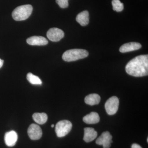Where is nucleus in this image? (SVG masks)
Segmentation results:
<instances>
[{"label":"nucleus","mask_w":148,"mask_h":148,"mask_svg":"<svg viewBox=\"0 0 148 148\" xmlns=\"http://www.w3.org/2000/svg\"><path fill=\"white\" fill-rule=\"evenodd\" d=\"M125 71L128 75L135 77L147 75L148 74V56H138L129 61L125 67Z\"/></svg>","instance_id":"obj_1"},{"label":"nucleus","mask_w":148,"mask_h":148,"mask_svg":"<svg viewBox=\"0 0 148 148\" xmlns=\"http://www.w3.org/2000/svg\"><path fill=\"white\" fill-rule=\"evenodd\" d=\"M88 55V51L86 50L75 49L65 51L62 56V58L65 61L71 62L86 58Z\"/></svg>","instance_id":"obj_2"},{"label":"nucleus","mask_w":148,"mask_h":148,"mask_svg":"<svg viewBox=\"0 0 148 148\" xmlns=\"http://www.w3.org/2000/svg\"><path fill=\"white\" fill-rule=\"evenodd\" d=\"M33 9V7L31 5L19 6L12 12V17L14 20L17 21L26 20L32 14Z\"/></svg>","instance_id":"obj_3"},{"label":"nucleus","mask_w":148,"mask_h":148,"mask_svg":"<svg viewBox=\"0 0 148 148\" xmlns=\"http://www.w3.org/2000/svg\"><path fill=\"white\" fill-rule=\"evenodd\" d=\"M72 128L71 122L66 120L61 121L58 122L56 125V133L58 138H62L68 135Z\"/></svg>","instance_id":"obj_4"},{"label":"nucleus","mask_w":148,"mask_h":148,"mask_svg":"<svg viewBox=\"0 0 148 148\" xmlns=\"http://www.w3.org/2000/svg\"><path fill=\"white\" fill-rule=\"evenodd\" d=\"M119 104V100L116 96H112L109 98L105 104V109L108 114L113 115L116 113Z\"/></svg>","instance_id":"obj_5"},{"label":"nucleus","mask_w":148,"mask_h":148,"mask_svg":"<svg viewBox=\"0 0 148 148\" xmlns=\"http://www.w3.org/2000/svg\"><path fill=\"white\" fill-rule=\"evenodd\" d=\"M112 137L108 131L103 132L97 139L96 143L99 145H102L104 148H110L111 143H113Z\"/></svg>","instance_id":"obj_6"},{"label":"nucleus","mask_w":148,"mask_h":148,"mask_svg":"<svg viewBox=\"0 0 148 148\" xmlns=\"http://www.w3.org/2000/svg\"><path fill=\"white\" fill-rule=\"evenodd\" d=\"M28 134L31 140H39L42 136V130L41 127L38 125L32 124L28 128Z\"/></svg>","instance_id":"obj_7"},{"label":"nucleus","mask_w":148,"mask_h":148,"mask_svg":"<svg viewBox=\"0 0 148 148\" xmlns=\"http://www.w3.org/2000/svg\"><path fill=\"white\" fill-rule=\"evenodd\" d=\"M48 38L51 41L58 42L64 36V33L61 29L57 28H51L47 32Z\"/></svg>","instance_id":"obj_8"},{"label":"nucleus","mask_w":148,"mask_h":148,"mask_svg":"<svg viewBox=\"0 0 148 148\" xmlns=\"http://www.w3.org/2000/svg\"><path fill=\"white\" fill-rule=\"evenodd\" d=\"M18 140V135L15 131L12 130L7 132L5 135L4 140L6 145L9 147H13Z\"/></svg>","instance_id":"obj_9"},{"label":"nucleus","mask_w":148,"mask_h":148,"mask_svg":"<svg viewBox=\"0 0 148 148\" xmlns=\"http://www.w3.org/2000/svg\"><path fill=\"white\" fill-rule=\"evenodd\" d=\"M142 47L140 43L136 42H130L125 44L120 48L119 51L121 53H126L138 50Z\"/></svg>","instance_id":"obj_10"},{"label":"nucleus","mask_w":148,"mask_h":148,"mask_svg":"<svg viewBox=\"0 0 148 148\" xmlns=\"http://www.w3.org/2000/svg\"><path fill=\"white\" fill-rule=\"evenodd\" d=\"M27 42L28 44L31 45H45L48 43V41L46 38L38 36L30 37L27 39Z\"/></svg>","instance_id":"obj_11"},{"label":"nucleus","mask_w":148,"mask_h":148,"mask_svg":"<svg viewBox=\"0 0 148 148\" xmlns=\"http://www.w3.org/2000/svg\"><path fill=\"white\" fill-rule=\"evenodd\" d=\"M83 140L86 143H90L97 138L98 133L92 127H86L84 129Z\"/></svg>","instance_id":"obj_12"},{"label":"nucleus","mask_w":148,"mask_h":148,"mask_svg":"<svg viewBox=\"0 0 148 148\" xmlns=\"http://www.w3.org/2000/svg\"><path fill=\"white\" fill-rule=\"evenodd\" d=\"M83 120L84 122L87 124H96L100 121V118L97 113L92 112L84 117Z\"/></svg>","instance_id":"obj_13"},{"label":"nucleus","mask_w":148,"mask_h":148,"mask_svg":"<svg viewBox=\"0 0 148 148\" xmlns=\"http://www.w3.org/2000/svg\"><path fill=\"white\" fill-rule=\"evenodd\" d=\"M76 21L81 26L87 25L89 22L88 12L86 10L78 14L76 17Z\"/></svg>","instance_id":"obj_14"},{"label":"nucleus","mask_w":148,"mask_h":148,"mask_svg":"<svg viewBox=\"0 0 148 148\" xmlns=\"http://www.w3.org/2000/svg\"><path fill=\"white\" fill-rule=\"evenodd\" d=\"M85 102L87 105L90 106H94L98 105L101 101V97L100 95L96 93L89 94L85 97Z\"/></svg>","instance_id":"obj_15"},{"label":"nucleus","mask_w":148,"mask_h":148,"mask_svg":"<svg viewBox=\"0 0 148 148\" xmlns=\"http://www.w3.org/2000/svg\"><path fill=\"white\" fill-rule=\"evenodd\" d=\"M34 120L38 124L42 125L47 121V114L45 113H36L33 114Z\"/></svg>","instance_id":"obj_16"},{"label":"nucleus","mask_w":148,"mask_h":148,"mask_svg":"<svg viewBox=\"0 0 148 148\" xmlns=\"http://www.w3.org/2000/svg\"><path fill=\"white\" fill-rule=\"evenodd\" d=\"M27 79L31 84L34 85H41L42 82L39 77L29 73L27 75Z\"/></svg>","instance_id":"obj_17"},{"label":"nucleus","mask_w":148,"mask_h":148,"mask_svg":"<svg viewBox=\"0 0 148 148\" xmlns=\"http://www.w3.org/2000/svg\"><path fill=\"white\" fill-rule=\"evenodd\" d=\"M113 9L117 12H120L123 10L124 8L123 4L120 0H113L112 1Z\"/></svg>","instance_id":"obj_18"},{"label":"nucleus","mask_w":148,"mask_h":148,"mask_svg":"<svg viewBox=\"0 0 148 148\" xmlns=\"http://www.w3.org/2000/svg\"><path fill=\"white\" fill-rule=\"evenodd\" d=\"M69 0H56V2L62 8H67L69 6Z\"/></svg>","instance_id":"obj_19"},{"label":"nucleus","mask_w":148,"mask_h":148,"mask_svg":"<svg viewBox=\"0 0 148 148\" xmlns=\"http://www.w3.org/2000/svg\"><path fill=\"white\" fill-rule=\"evenodd\" d=\"M131 148H142V147L138 144H133L131 146Z\"/></svg>","instance_id":"obj_20"},{"label":"nucleus","mask_w":148,"mask_h":148,"mask_svg":"<svg viewBox=\"0 0 148 148\" xmlns=\"http://www.w3.org/2000/svg\"><path fill=\"white\" fill-rule=\"evenodd\" d=\"M4 61L0 58V69L2 67Z\"/></svg>","instance_id":"obj_21"},{"label":"nucleus","mask_w":148,"mask_h":148,"mask_svg":"<svg viewBox=\"0 0 148 148\" xmlns=\"http://www.w3.org/2000/svg\"><path fill=\"white\" fill-rule=\"evenodd\" d=\"M54 125H53V124H52V125H51V127H54Z\"/></svg>","instance_id":"obj_22"},{"label":"nucleus","mask_w":148,"mask_h":148,"mask_svg":"<svg viewBox=\"0 0 148 148\" xmlns=\"http://www.w3.org/2000/svg\"><path fill=\"white\" fill-rule=\"evenodd\" d=\"M147 142H148V138H147Z\"/></svg>","instance_id":"obj_23"}]
</instances>
